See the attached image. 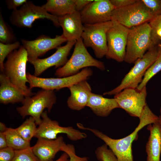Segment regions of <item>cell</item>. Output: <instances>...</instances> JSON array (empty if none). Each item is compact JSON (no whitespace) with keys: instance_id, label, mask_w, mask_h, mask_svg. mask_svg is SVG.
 <instances>
[{"instance_id":"obj_31","label":"cell","mask_w":161,"mask_h":161,"mask_svg":"<svg viewBox=\"0 0 161 161\" xmlns=\"http://www.w3.org/2000/svg\"><path fill=\"white\" fill-rule=\"evenodd\" d=\"M12 161H39L34 154L32 147L20 150H15Z\"/></svg>"},{"instance_id":"obj_6","label":"cell","mask_w":161,"mask_h":161,"mask_svg":"<svg viewBox=\"0 0 161 161\" xmlns=\"http://www.w3.org/2000/svg\"><path fill=\"white\" fill-rule=\"evenodd\" d=\"M56 100L54 90L42 89L32 96H26L21 103L22 106L17 107L16 110L23 118L27 116L32 117L38 125L44 109H47L50 112Z\"/></svg>"},{"instance_id":"obj_10","label":"cell","mask_w":161,"mask_h":161,"mask_svg":"<svg viewBox=\"0 0 161 161\" xmlns=\"http://www.w3.org/2000/svg\"><path fill=\"white\" fill-rule=\"evenodd\" d=\"M93 74L90 69H83L78 73L68 77L58 78H43L37 77L28 72L27 78L29 88H39L47 90H59L85 80H87Z\"/></svg>"},{"instance_id":"obj_20","label":"cell","mask_w":161,"mask_h":161,"mask_svg":"<svg viewBox=\"0 0 161 161\" xmlns=\"http://www.w3.org/2000/svg\"><path fill=\"white\" fill-rule=\"evenodd\" d=\"M26 96L3 73L0 75V103L4 104L22 103Z\"/></svg>"},{"instance_id":"obj_2","label":"cell","mask_w":161,"mask_h":161,"mask_svg":"<svg viewBox=\"0 0 161 161\" xmlns=\"http://www.w3.org/2000/svg\"><path fill=\"white\" fill-rule=\"evenodd\" d=\"M27 52L21 45L18 49L10 53L4 63L3 73L10 81L22 91L26 96H31L34 93L27 86L29 83L27 78L26 65L28 62Z\"/></svg>"},{"instance_id":"obj_28","label":"cell","mask_w":161,"mask_h":161,"mask_svg":"<svg viewBox=\"0 0 161 161\" xmlns=\"http://www.w3.org/2000/svg\"><path fill=\"white\" fill-rule=\"evenodd\" d=\"M151 28V39L154 46L161 41V14L154 17L149 22ZM158 46L161 48V44Z\"/></svg>"},{"instance_id":"obj_39","label":"cell","mask_w":161,"mask_h":161,"mask_svg":"<svg viewBox=\"0 0 161 161\" xmlns=\"http://www.w3.org/2000/svg\"><path fill=\"white\" fill-rule=\"evenodd\" d=\"M69 156L66 153L64 152L60 157L55 160H51V161H69Z\"/></svg>"},{"instance_id":"obj_27","label":"cell","mask_w":161,"mask_h":161,"mask_svg":"<svg viewBox=\"0 0 161 161\" xmlns=\"http://www.w3.org/2000/svg\"><path fill=\"white\" fill-rule=\"evenodd\" d=\"M161 70V48L157 59L146 71L140 84L137 88L141 89L145 86L148 81Z\"/></svg>"},{"instance_id":"obj_25","label":"cell","mask_w":161,"mask_h":161,"mask_svg":"<svg viewBox=\"0 0 161 161\" xmlns=\"http://www.w3.org/2000/svg\"><path fill=\"white\" fill-rule=\"evenodd\" d=\"M36 125L34 119L30 116L15 129L24 139L30 142L32 138L35 135L37 130Z\"/></svg>"},{"instance_id":"obj_40","label":"cell","mask_w":161,"mask_h":161,"mask_svg":"<svg viewBox=\"0 0 161 161\" xmlns=\"http://www.w3.org/2000/svg\"><path fill=\"white\" fill-rule=\"evenodd\" d=\"M7 128L4 123L0 122V132H4Z\"/></svg>"},{"instance_id":"obj_12","label":"cell","mask_w":161,"mask_h":161,"mask_svg":"<svg viewBox=\"0 0 161 161\" xmlns=\"http://www.w3.org/2000/svg\"><path fill=\"white\" fill-rule=\"evenodd\" d=\"M41 120L37 127L34 137L50 140L56 139L59 134H66L68 138L75 141L87 137L84 133L80 132L71 126L63 127L56 121L52 120L48 116L47 111H44L41 115Z\"/></svg>"},{"instance_id":"obj_30","label":"cell","mask_w":161,"mask_h":161,"mask_svg":"<svg viewBox=\"0 0 161 161\" xmlns=\"http://www.w3.org/2000/svg\"><path fill=\"white\" fill-rule=\"evenodd\" d=\"M96 158L100 161H119L112 151L106 144L97 147L95 152Z\"/></svg>"},{"instance_id":"obj_3","label":"cell","mask_w":161,"mask_h":161,"mask_svg":"<svg viewBox=\"0 0 161 161\" xmlns=\"http://www.w3.org/2000/svg\"><path fill=\"white\" fill-rule=\"evenodd\" d=\"M151 28L148 22L129 29L124 61L134 63L154 46L151 39Z\"/></svg>"},{"instance_id":"obj_38","label":"cell","mask_w":161,"mask_h":161,"mask_svg":"<svg viewBox=\"0 0 161 161\" xmlns=\"http://www.w3.org/2000/svg\"><path fill=\"white\" fill-rule=\"evenodd\" d=\"M8 147L7 140L4 132H0V149Z\"/></svg>"},{"instance_id":"obj_33","label":"cell","mask_w":161,"mask_h":161,"mask_svg":"<svg viewBox=\"0 0 161 161\" xmlns=\"http://www.w3.org/2000/svg\"><path fill=\"white\" fill-rule=\"evenodd\" d=\"M154 17L161 14V0H141Z\"/></svg>"},{"instance_id":"obj_1","label":"cell","mask_w":161,"mask_h":161,"mask_svg":"<svg viewBox=\"0 0 161 161\" xmlns=\"http://www.w3.org/2000/svg\"><path fill=\"white\" fill-rule=\"evenodd\" d=\"M140 122L134 130L126 137L120 139H113L95 129L84 127L81 124L78 128L90 131L103 141L113 152L119 161H134L132 154V144L136 139L140 130L146 126L159 121V117L154 114L147 104L145 107L140 117Z\"/></svg>"},{"instance_id":"obj_16","label":"cell","mask_w":161,"mask_h":161,"mask_svg":"<svg viewBox=\"0 0 161 161\" xmlns=\"http://www.w3.org/2000/svg\"><path fill=\"white\" fill-rule=\"evenodd\" d=\"M26 49L29 58H35L44 55L49 51L57 48L63 43L67 42L63 36L56 35L54 38L43 35L32 40H21Z\"/></svg>"},{"instance_id":"obj_5","label":"cell","mask_w":161,"mask_h":161,"mask_svg":"<svg viewBox=\"0 0 161 161\" xmlns=\"http://www.w3.org/2000/svg\"><path fill=\"white\" fill-rule=\"evenodd\" d=\"M160 48L156 46L148 50L125 75L120 84L114 89L104 93V95H115L127 88H137L142 82L148 69L157 59Z\"/></svg>"},{"instance_id":"obj_19","label":"cell","mask_w":161,"mask_h":161,"mask_svg":"<svg viewBox=\"0 0 161 161\" xmlns=\"http://www.w3.org/2000/svg\"><path fill=\"white\" fill-rule=\"evenodd\" d=\"M64 142L61 136L53 140L39 138L36 144L32 147V150L39 161H51L56 154L61 151Z\"/></svg>"},{"instance_id":"obj_24","label":"cell","mask_w":161,"mask_h":161,"mask_svg":"<svg viewBox=\"0 0 161 161\" xmlns=\"http://www.w3.org/2000/svg\"><path fill=\"white\" fill-rule=\"evenodd\" d=\"M7 139L8 147L15 150L23 149L30 146V142L24 139L15 129L7 128L4 132Z\"/></svg>"},{"instance_id":"obj_4","label":"cell","mask_w":161,"mask_h":161,"mask_svg":"<svg viewBox=\"0 0 161 161\" xmlns=\"http://www.w3.org/2000/svg\"><path fill=\"white\" fill-rule=\"evenodd\" d=\"M95 67L101 70L105 69L104 63L95 59L89 53L81 38L76 41L72 55L63 66L57 69L55 75L58 78L72 76L82 69Z\"/></svg>"},{"instance_id":"obj_22","label":"cell","mask_w":161,"mask_h":161,"mask_svg":"<svg viewBox=\"0 0 161 161\" xmlns=\"http://www.w3.org/2000/svg\"><path fill=\"white\" fill-rule=\"evenodd\" d=\"M86 106L89 107L97 116L101 117L108 116L114 109L119 108L114 98H109L92 92Z\"/></svg>"},{"instance_id":"obj_26","label":"cell","mask_w":161,"mask_h":161,"mask_svg":"<svg viewBox=\"0 0 161 161\" xmlns=\"http://www.w3.org/2000/svg\"><path fill=\"white\" fill-rule=\"evenodd\" d=\"M17 41L16 37L11 27L4 20L1 10L0 13V42L8 44Z\"/></svg>"},{"instance_id":"obj_17","label":"cell","mask_w":161,"mask_h":161,"mask_svg":"<svg viewBox=\"0 0 161 161\" xmlns=\"http://www.w3.org/2000/svg\"><path fill=\"white\" fill-rule=\"evenodd\" d=\"M60 26L63 29V37L68 41H76L81 38L84 26L80 12L72 13L58 17Z\"/></svg>"},{"instance_id":"obj_34","label":"cell","mask_w":161,"mask_h":161,"mask_svg":"<svg viewBox=\"0 0 161 161\" xmlns=\"http://www.w3.org/2000/svg\"><path fill=\"white\" fill-rule=\"evenodd\" d=\"M15 154V150L9 147L0 149V161H12Z\"/></svg>"},{"instance_id":"obj_36","label":"cell","mask_w":161,"mask_h":161,"mask_svg":"<svg viewBox=\"0 0 161 161\" xmlns=\"http://www.w3.org/2000/svg\"><path fill=\"white\" fill-rule=\"evenodd\" d=\"M136 0H110L115 9L123 7L132 4Z\"/></svg>"},{"instance_id":"obj_7","label":"cell","mask_w":161,"mask_h":161,"mask_svg":"<svg viewBox=\"0 0 161 161\" xmlns=\"http://www.w3.org/2000/svg\"><path fill=\"white\" fill-rule=\"evenodd\" d=\"M39 19L49 20L55 26L60 27L58 17L48 13L42 6L35 5L30 1H27L20 8L13 11L9 20L16 27L30 28L34 21Z\"/></svg>"},{"instance_id":"obj_32","label":"cell","mask_w":161,"mask_h":161,"mask_svg":"<svg viewBox=\"0 0 161 161\" xmlns=\"http://www.w3.org/2000/svg\"><path fill=\"white\" fill-rule=\"evenodd\" d=\"M61 151L66 153L69 156V161H87L89 160L87 157H80L76 154L74 146L71 144H66L64 142L63 143Z\"/></svg>"},{"instance_id":"obj_9","label":"cell","mask_w":161,"mask_h":161,"mask_svg":"<svg viewBox=\"0 0 161 161\" xmlns=\"http://www.w3.org/2000/svg\"><path fill=\"white\" fill-rule=\"evenodd\" d=\"M112 20L92 24H84L82 38L85 47H91L96 57L99 58L105 56L107 52L106 34L112 27Z\"/></svg>"},{"instance_id":"obj_15","label":"cell","mask_w":161,"mask_h":161,"mask_svg":"<svg viewBox=\"0 0 161 161\" xmlns=\"http://www.w3.org/2000/svg\"><path fill=\"white\" fill-rule=\"evenodd\" d=\"M114 7L110 0L93 1L80 12L84 24H92L111 20Z\"/></svg>"},{"instance_id":"obj_8","label":"cell","mask_w":161,"mask_h":161,"mask_svg":"<svg viewBox=\"0 0 161 161\" xmlns=\"http://www.w3.org/2000/svg\"><path fill=\"white\" fill-rule=\"evenodd\" d=\"M154 16L141 0L112 12L111 20L116 21L129 28L149 22Z\"/></svg>"},{"instance_id":"obj_13","label":"cell","mask_w":161,"mask_h":161,"mask_svg":"<svg viewBox=\"0 0 161 161\" xmlns=\"http://www.w3.org/2000/svg\"><path fill=\"white\" fill-rule=\"evenodd\" d=\"M146 86L141 89L127 88L114 95L119 108L125 110L131 116L140 118L147 105Z\"/></svg>"},{"instance_id":"obj_18","label":"cell","mask_w":161,"mask_h":161,"mask_svg":"<svg viewBox=\"0 0 161 161\" xmlns=\"http://www.w3.org/2000/svg\"><path fill=\"white\" fill-rule=\"evenodd\" d=\"M68 88L70 95L67 101L68 107L73 110L79 111L86 106L92 92L91 86L87 80L73 84Z\"/></svg>"},{"instance_id":"obj_41","label":"cell","mask_w":161,"mask_h":161,"mask_svg":"<svg viewBox=\"0 0 161 161\" xmlns=\"http://www.w3.org/2000/svg\"><path fill=\"white\" fill-rule=\"evenodd\" d=\"M159 122L161 124V116L160 115L159 116Z\"/></svg>"},{"instance_id":"obj_29","label":"cell","mask_w":161,"mask_h":161,"mask_svg":"<svg viewBox=\"0 0 161 161\" xmlns=\"http://www.w3.org/2000/svg\"><path fill=\"white\" fill-rule=\"evenodd\" d=\"M18 41L10 44H6L0 42V70L1 73L3 71L4 61L8 55L13 51L18 49L21 46Z\"/></svg>"},{"instance_id":"obj_23","label":"cell","mask_w":161,"mask_h":161,"mask_svg":"<svg viewBox=\"0 0 161 161\" xmlns=\"http://www.w3.org/2000/svg\"><path fill=\"white\" fill-rule=\"evenodd\" d=\"M41 6L48 13L58 17L76 11L75 0H47Z\"/></svg>"},{"instance_id":"obj_21","label":"cell","mask_w":161,"mask_h":161,"mask_svg":"<svg viewBox=\"0 0 161 161\" xmlns=\"http://www.w3.org/2000/svg\"><path fill=\"white\" fill-rule=\"evenodd\" d=\"M150 135L145 146L147 161H160L161 152V124L159 121L149 125Z\"/></svg>"},{"instance_id":"obj_35","label":"cell","mask_w":161,"mask_h":161,"mask_svg":"<svg viewBox=\"0 0 161 161\" xmlns=\"http://www.w3.org/2000/svg\"><path fill=\"white\" fill-rule=\"evenodd\" d=\"M28 1L27 0H6L5 2L8 9L13 11L21 7Z\"/></svg>"},{"instance_id":"obj_37","label":"cell","mask_w":161,"mask_h":161,"mask_svg":"<svg viewBox=\"0 0 161 161\" xmlns=\"http://www.w3.org/2000/svg\"><path fill=\"white\" fill-rule=\"evenodd\" d=\"M93 0H75V9L76 11L80 12L87 5Z\"/></svg>"},{"instance_id":"obj_11","label":"cell","mask_w":161,"mask_h":161,"mask_svg":"<svg viewBox=\"0 0 161 161\" xmlns=\"http://www.w3.org/2000/svg\"><path fill=\"white\" fill-rule=\"evenodd\" d=\"M112 27L106 34L107 50L105 56L119 62L124 61L129 29L112 20Z\"/></svg>"},{"instance_id":"obj_42","label":"cell","mask_w":161,"mask_h":161,"mask_svg":"<svg viewBox=\"0 0 161 161\" xmlns=\"http://www.w3.org/2000/svg\"><path fill=\"white\" fill-rule=\"evenodd\" d=\"M160 116H161V107H160Z\"/></svg>"},{"instance_id":"obj_14","label":"cell","mask_w":161,"mask_h":161,"mask_svg":"<svg viewBox=\"0 0 161 161\" xmlns=\"http://www.w3.org/2000/svg\"><path fill=\"white\" fill-rule=\"evenodd\" d=\"M76 41H67L64 46L57 48L55 52L47 58L43 59L28 58V62L34 68L33 75L38 77L51 67L54 66L55 68H58L64 65L68 60V56Z\"/></svg>"}]
</instances>
